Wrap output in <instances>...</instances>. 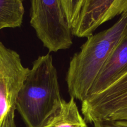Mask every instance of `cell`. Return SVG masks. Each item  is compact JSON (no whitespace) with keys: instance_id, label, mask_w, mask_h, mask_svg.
<instances>
[{"instance_id":"ba28073f","label":"cell","mask_w":127,"mask_h":127,"mask_svg":"<svg viewBox=\"0 0 127 127\" xmlns=\"http://www.w3.org/2000/svg\"><path fill=\"white\" fill-rule=\"evenodd\" d=\"M42 127H88L81 116L74 99L63 100L59 109L48 119Z\"/></svg>"},{"instance_id":"277c9868","label":"cell","mask_w":127,"mask_h":127,"mask_svg":"<svg viewBox=\"0 0 127 127\" xmlns=\"http://www.w3.org/2000/svg\"><path fill=\"white\" fill-rule=\"evenodd\" d=\"M29 70L19 54L0 42V127H16L17 96Z\"/></svg>"},{"instance_id":"30bf717a","label":"cell","mask_w":127,"mask_h":127,"mask_svg":"<svg viewBox=\"0 0 127 127\" xmlns=\"http://www.w3.org/2000/svg\"><path fill=\"white\" fill-rule=\"evenodd\" d=\"M71 31L76 27L81 11L83 0H60Z\"/></svg>"},{"instance_id":"5b68a950","label":"cell","mask_w":127,"mask_h":127,"mask_svg":"<svg viewBox=\"0 0 127 127\" xmlns=\"http://www.w3.org/2000/svg\"><path fill=\"white\" fill-rule=\"evenodd\" d=\"M127 12V0H83L72 33L78 37H88L102 24Z\"/></svg>"},{"instance_id":"8992f818","label":"cell","mask_w":127,"mask_h":127,"mask_svg":"<svg viewBox=\"0 0 127 127\" xmlns=\"http://www.w3.org/2000/svg\"><path fill=\"white\" fill-rule=\"evenodd\" d=\"M127 99V73L104 91L81 102V112L86 122L99 121L107 112Z\"/></svg>"},{"instance_id":"8fae6325","label":"cell","mask_w":127,"mask_h":127,"mask_svg":"<svg viewBox=\"0 0 127 127\" xmlns=\"http://www.w3.org/2000/svg\"><path fill=\"white\" fill-rule=\"evenodd\" d=\"M127 120V99L107 112L99 121Z\"/></svg>"},{"instance_id":"4fadbf2b","label":"cell","mask_w":127,"mask_h":127,"mask_svg":"<svg viewBox=\"0 0 127 127\" xmlns=\"http://www.w3.org/2000/svg\"><path fill=\"white\" fill-rule=\"evenodd\" d=\"M112 122V121H111ZM117 127H127V120H119L113 122Z\"/></svg>"},{"instance_id":"6da1fadb","label":"cell","mask_w":127,"mask_h":127,"mask_svg":"<svg viewBox=\"0 0 127 127\" xmlns=\"http://www.w3.org/2000/svg\"><path fill=\"white\" fill-rule=\"evenodd\" d=\"M63 100L52 55L40 56L20 89L16 110L27 127H42L59 109Z\"/></svg>"},{"instance_id":"52a82bcc","label":"cell","mask_w":127,"mask_h":127,"mask_svg":"<svg viewBox=\"0 0 127 127\" xmlns=\"http://www.w3.org/2000/svg\"><path fill=\"white\" fill-rule=\"evenodd\" d=\"M127 73V32L113 48L89 90L88 97L105 91Z\"/></svg>"},{"instance_id":"9c48e42d","label":"cell","mask_w":127,"mask_h":127,"mask_svg":"<svg viewBox=\"0 0 127 127\" xmlns=\"http://www.w3.org/2000/svg\"><path fill=\"white\" fill-rule=\"evenodd\" d=\"M25 0H0V30L22 25Z\"/></svg>"},{"instance_id":"7a4b0ae2","label":"cell","mask_w":127,"mask_h":127,"mask_svg":"<svg viewBox=\"0 0 127 127\" xmlns=\"http://www.w3.org/2000/svg\"><path fill=\"white\" fill-rule=\"evenodd\" d=\"M127 32V12L110 28L89 36L71 60L66 74L71 97L83 102L113 48Z\"/></svg>"},{"instance_id":"3957f363","label":"cell","mask_w":127,"mask_h":127,"mask_svg":"<svg viewBox=\"0 0 127 127\" xmlns=\"http://www.w3.org/2000/svg\"><path fill=\"white\" fill-rule=\"evenodd\" d=\"M30 24L51 52L69 48L72 31L60 0H31Z\"/></svg>"},{"instance_id":"7c38bea8","label":"cell","mask_w":127,"mask_h":127,"mask_svg":"<svg viewBox=\"0 0 127 127\" xmlns=\"http://www.w3.org/2000/svg\"><path fill=\"white\" fill-rule=\"evenodd\" d=\"M93 127H117L111 121H97L93 123Z\"/></svg>"}]
</instances>
